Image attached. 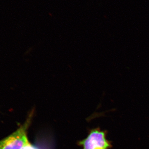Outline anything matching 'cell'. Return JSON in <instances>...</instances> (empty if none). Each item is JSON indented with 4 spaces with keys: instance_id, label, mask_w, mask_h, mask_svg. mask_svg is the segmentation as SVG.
Instances as JSON below:
<instances>
[{
    "instance_id": "3",
    "label": "cell",
    "mask_w": 149,
    "mask_h": 149,
    "mask_svg": "<svg viewBox=\"0 0 149 149\" xmlns=\"http://www.w3.org/2000/svg\"><path fill=\"white\" fill-rule=\"evenodd\" d=\"M22 149H38L36 147L34 146L32 144L29 143V141L27 142V143L24 145V147Z\"/></svg>"
},
{
    "instance_id": "1",
    "label": "cell",
    "mask_w": 149,
    "mask_h": 149,
    "mask_svg": "<svg viewBox=\"0 0 149 149\" xmlns=\"http://www.w3.org/2000/svg\"><path fill=\"white\" fill-rule=\"evenodd\" d=\"M32 113L25 123L14 133L0 141V149H22L28 141L27 130L29 128Z\"/></svg>"
},
{
    "instance_id": "2",
    "label": "cell",
    "mask_w": 149,
    "mask_h": 149,
    "mask_svg": "<svg viewBox=\"0 0 149 149\" xmlns=\"http://www.w3.org/2000/svg\"><path fill=\"white\" fill-rule=\"evenodd\" d=\"M106 131L100 129H93L87 138L80 142L83 149H109L111 148V143L106 138Z\"/></svg>"
}]
</instances>
